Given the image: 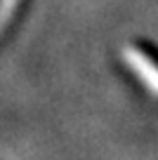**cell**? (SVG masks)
<instances>
[{"mask_svg":"<svg viewBox=\"0 0 158 160\" xmlns=\"http://www.w3.org/2000/svg\"><path fill=\"white\" fill-rule=\"evenodd\" d=\"M17 2L19 0H0V31L5 28V24L12 19V14L17 10Z\"/></svg>","mask_w":158,"mask_h":160,"instance_id":"obj_1","label":"cell"}]
</instances>
